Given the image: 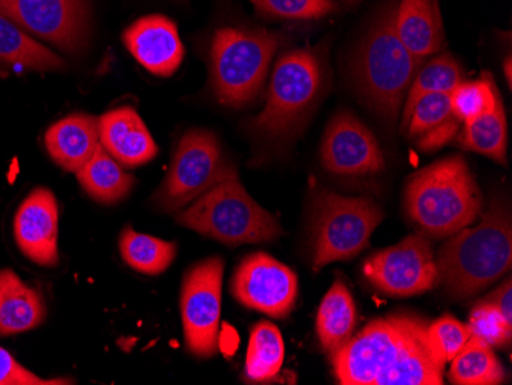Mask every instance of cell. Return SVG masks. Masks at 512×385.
Masks as SVG:
<instances>
[{"label":"cell","mask_w":512,"mask_h":385,"mask_svg":"<svg viewBox=\"0 0 512 385\" xmlns=\"http://www.w3.org/2000/svg\"><path fill=\"white\" fill-rule=\"evenodd\" d=\"M344 385H442L447 362L437 355L428 324L416 316L373 321L332 353Z\"/></svg>","instance_id":"6da1fadb"},{"label":"cell","mask_w":512,"mask_h":385,"mask_svg":"<svg viewBox=\"0 0 512 385\" xmlns=\"http://www.w3.org/2000/svg\"><path fill=\"white\" fill-rule=\"evenodd\" d=\"M511 264V220L503 208L493 206L477 226L451 235L440 247L436 284L451 297H473L509 272Z\"/></svg>","instance_id":"7a4b0ae2"},{"label":"cell","mask_w":512,"mask_h":385,"mask_svg":"<svg viewBox=\"0 0 512 385\" xmlns=\"http://www.w3.org/2000/svg\"><path fill=\"white\" fill-rule=\"evenodd\" d=\"M483 198L467 162L448 157L408 178L405 208L421 234L450 238L482 212Z\"/></svg>","instance_id":"3957f363"},{"label":"cell","mask_w":512,"mask_h":385,"mask_svg":"<svg viewBox=\"0 0 512 385\" xmlns=\"http://www.w3.org/2000/svg\"><path fill=\"white\" fill-rule=\"evenodd\" d=\"M394 11L396 7L390 5L376 17L359 45L353 65L359 93L387 123L398 119L405 94L424 63L399 40L394 30Z\"/></svg>","instance_id":"277c9868"},{"label":"cell","mask_w":512,"mask_h":385,"mask_svg":"<svg viewBox=\"0 0 512 385\" xmlns=\"http://www.w3.org/2000/svg\"><path fill=\"white\" fill-rule=\"evenodd\" d=\"M175 220L184 228L229 246L269 243L283 234L275 217L247 194L238 175L204 192Z\"/></svg>","instance_id":"5b68a950"},{"label":"cell","mask_w":512,"mask_h":385,"mask_svg":"<svg viewBox=\"0 0 512 385\" xmlns=\"http://www.w3.org/2000/svg\"><path fill=\"white\" fill-rule=\"evenodd\" d=\"M281 36L266 30L221 28L212 37L211 82L221 105L244 108L260 96Z\"/></svg>","instance_id":"8992f818"},{"label":"cell","mask_w":512,"mask_h":385,"mask_svg":"<svg viewBox=\"0 0 512 385\" xmlns=\"http://www.w3.org/2000/svg\"><path fill=\"white\" fill-rule=\"evenodd\" d=\"M322 83V63L313 51L283 54L273 68L266 106L250 123L253 134L269 143L293 137L318 102Z\"/></svg>","instance_id":"52a82bcc"},{"label":"cell","mask_w":512,"mask_h":385,"mask_svg":"<svg viewBox=\"0 0 512 385\" xmlns=\"http://www.w3.org/2000/svg\"><path fill=\"white\" fill-rule=\"evenodd\" d=\"M384 218L375 201L344 197L315 186L312 194L313 267L355 258Z\"/></svg>","instance_id":"ba28073f"},{"label":"cell","mask_w":512,"mask_h":385,"mask_svg":"<svg viewBox=\"0 0 512 385\" xmlns=\"http://www.w3.org/2000/svg\"><path fill=\"white\" fill-rule=\"evenodd\" d=\"M235 175L237 171L224 158L217 137L204 129H192L181 137L168 177L155 192L152 203L161 212L180 211L220 181Z\"/></svg>","instance_id":"9c48e42d"},{"label":"cell","mask_w":512,"mask_h":385,"mask_svg":"<svg viewBox=\"0 0 512 385\" xmlns=\"http://www.w3.org/2000/svg\"><path fill=\"white\" fill-rule=\"evenodd\" d=\"M224 261L207 258L195 264L181 287V321L184 339L192 355L212 358L218 352L221 320V289Z\"/></svg>","instance_id":"30bf717a"},{"label":"cell","mask_w":512,"mask_h":385,"mask_svg":"<svg viewBox=\"0 0 512 385\" xmlns=\"http://www.w3.org/2000/svg\"><path fill=\"white\" fill-rule=\"evenodd\" d=\"M364 275L376 289L396 298L413 297L437 283L436 255L430 237L414 234L368 258Z\"/></svg>","instance_id":"8fae6325"},{"label":"cell","mask_w":512,"mask_h":385,"mask_svg":"<svg viewBox=\"0 0 512 385\" xmlns=\"http://www.w3.org/2000/svg\"><path fill=\"white\" fill-rule=\"evenodd\" d=\"M0 14L66 53H80L88 43L86 0H0Z\"/></svg>","instance_id":"7c38bea8"},{"label":"cell","mask_w":512,"mask_h":385,"mask_svg":"<svg viewBox=\"0 0 512 385\" xmlns=\"http://www.w3.org/2000/svg\"><path fill=\"white\" fill-rule=\"evenodd\" d=\"M230 290L244 307L283 320L295 307L298 278L283 263L258 252L237 267Z\"/></svg>","instance_id":"4fadbf2b"},{"label":"cell","mask_w":512,"mask_h":385,"mask_svg":"<svg viewBox=\"0 0 512 385\" xmlns=\"http://www.w3.org/2000/svg\"><path fill=\"white\" fill-rule=\"evenodd\" d=\"M321 162L332 174L362 177L384 171L385 160L375 134L350 112H339L325 129Z\"/></svg>","instance_id":"5bb4252c"},{"label":"cell","mask_w":512,"mask_h":385,"mask_svg":"<svg viewBox=\"0 0 512 385\" xmlns=\"http://www.w3.org/2000/svg\"><path fill=\"white\" fill-rule=\"evenodd\" d=\"M14 238L28 260L43 267L59 264V203L46 188L22 201L14 217Z\"/></svg>","instance_id":"9a60e30c"},{"label":"cell","mask_w":512,"mask_h":385,"mask_svg":"<svg viewBox=\"0 0 512 385\" xmlns=\"http://www.w3.org/2000/svg\"><path fill=\"white\" fill-rule=\"evenodd\" d=\"M123 42L132 57L154 76H172L184 59L177 25L160 14L134 22L123 34Z\"/></svg>","instance_id":"2e32d148"},{"label":"cell","mask_w":512,"mask_h":385,"mask_svg":"<svg viewBox=\"0 0 512 385\" xmlns=\"http://www.w3.org/2000/svg\"><path fill=\"white\" fill-rule=\"evenodd\" d=\"M100 145L120 165H146L158 154L157 143L134 108L112 109L99 119Z\"/></svg>","instance_id":"e0dca14e"},{"label":"cell","mask_w":512,"mask_h":385,"mask_svg":"<svg viewBox=\"0 0 512 385\" xmlns=\"http://www.w3.org/2000/svg\"><path fill=\"white\" fill-rule=\"evenodd\" d=\"M394 30L417 59L436 56L445 45L444 22L437 0H401L394 11Z\"/></svg>","instance_id":"ac0fdd59"},{"label":"cell","mask_w":512,"mask_h":385,"mask_svg":"<svg viewBox=\"0 0 512 385\" xmlns=\"http://www.w3.org/2000/svg\"><path fill=\"white\" fill-rule=\"evenodd\" d=\"M66 68L65 60L43 47L13 20L0 14V77L37 71L54 73Z\"/></svg>","instance_id":"d6986e66"},{"label":"cell","mask_w":512,"mask_h":385,"mask_svg":"<svg viewBox=\"0 0 512 385\" xmlns=\"http://www.w3.org/2000/svg\"><path fill=\"white\" fill-rule=\"evenodd\" d=\"M100 145L99 119L73 114L54 123L45 134V146L54 162L76 174Z\"/></svg>","instance_id":"ffe728a7"},{"label":"cell","mask_w":512,"mask_h":385,"mask_svg":"<svg viewBox=\"0 0 512 385\" xmlns=\"http://www.w3.org/2000/svg\"><path fill=\"white\" fill-rule=\"evenodd\" d=\"M460 122L451 109L450 94H425L414 103L401 131L416 140L422 151H436L456 139Z\"/></svg>","instance_id":"44dd1931"},{"label":"cell","mask_w":512,"mask_h":385,"mask_svg":"<svg viewBox=\"0 0 512 385\" xmlns=\"http://www.w3.org/2000/svg\"><path fill=\"white\" fill-rule=\"evenodd\" d=\"M45 318L42 293L23 283L14 270H0V336L30 332Z\"/></svg>","instance_id":"7402d4cb"},{"label":"cell","mask_w":512,"mask_h":385,"mask_svg":"<svg viewBox=\"0 0 512 385\" xmlns=\"http://www.w3.org/2000/svg\"><path fill=\"white\" fill-rule=\"evenodd\" d=\"M76 174L83 191L103 205L119 203L135 183V178L123 171L122 165L102 145L97 146L96 152Z\"/></svg>","instance_id":"603a6c76"},{"label":"cell","mask_w":512,"mask_h":385,"mask_svg":"<svg viewBox=\"0 0 512 385\" xmlns=\"http://www.w3.org/2000/svg\"><path fill=\"white\" fill-rule=\"evenodd\" d=\"M356 326V306L352 293L341 281H336L327 292L318 316H316V333L325 352L332 355L352 338Z\"/></svg>","instance_id":"cb8c5ba5"},{"label":"cell","mask_w":512,"mask_h":385,"mask_svg":"<svg viewBox=\"0 0 512 385\" xmlns=\"http://www.w3.org/2000/svg\"><path fill=\"white\" fill-rule=\"evenodd\" d=\"M457 142L462 148L493 158L500 165H506L508 149V123H506L503 100L497 102L493 111L463 123L457 134Z\"/></svg>","instance_id":"d4e9b609"},{"label":"cell","mask_w":512,"mask_h":385,"mask_svg":"<svg viewBox=\"0 0 512 385\" xmlns=\"http://www.w3.org/2000/svg\"><path fill=\"white\" fill-rule=\"evenodd\" d=\"M284 339L269 321L256 324L250 333L244 373L250 382H269L278 375L284 362Z\"/></svg>","instance_id":"484cf974"},{"label":"cell","mask_w":512,"mask_h":385,"mask_svg":"<svg viewBox=\"0 0 512 385\" xmlns=\"http://www.w3.org/2000/svg\"><path fill=\"white\" fill-rule=\"evenodd\" d=\"M451 364L450 378L460 385H497L505 379L502 364L482 339L471 336Z\"/></svg>","instance_id":"4316f807"},{"label":"cell","mask_w":512,"mask_h":385,"mask_svg":"<svg viewBox=\"0 0 512 385\" xmlns=\"http://www.w3.org/2000/svg\"><path fill=\"white\" fill-rule=\"evenodd\" d=\"M462 82V68L450 54H436L430 60H424L411 82L407 97H405L401 128L407 122L414 103L422 96L431 93L451 94Z\"/></svg>","instance_id":"83f0119b"},{"label":"cell","mask_w":512,"mask_h":385,"mask_svg":"<svg viewBox=\"0 0 512 385\" xmlns=\"http://www.w3.org/2000/svg\"><path fill=\"white\" fill-rule=\"evenodd\" d=\"M120 254L125 263L140 274L160 275L174 263L177 246L126 228L120 237Z\"/></svg>","instance_id":"f1b7e54d"},{"label":"cell","mask_w":512,"mask_h":385,"mask_svg":"<svg viewBox=\"0 0 512 385\" xmlns=\"http://www.w3.org/2000/svg\"><path fill=\"white\" fill-rule=\"evenodd\" d=\"M451 109L460 122L467 123L496 108L500 97L493 74L485 73L474 82H462L450 94Z\"/></svg>","instance_id":"f546056e"},{"label":"cell","mask_w":512,"mask_h":385,"mask_svg":"<svg viewBox=\"0 0 512 385\" xmlns=\"http://www.w3.org/2000/svg\"><path fill=\"white\" fill-rule=\"evenodd\" d=\"M261 16L272 19L316 20L335 10L332 0H250Z\"/></svg>","instance_id":"4dcf8cb0"},{"label":"cell","mask_w":512,"mask_h":385,"mask_svg":"<svg viewBox=\"0 0 512 385\" xmlns=\"http://www.w3.org/2000/svg\"><path fill=\"white\" fill-rule=\"evenodd\" d=\"M471 336L482 339L490 347H506L511 344L512 324L503 318L490 301L477 304L470 316Z\"/></svg>","instance_id":"1f68e13d"},{"label":"cell","mask_w":512,"mask_h":385,"mask_svg":"<svg viewBox=\"0 0 512 385\" xmlns=\"http://www.w3.org/2000/svg\"><path fill=\"white\" fill-rule=\"evenodd\" d=\"M428 335L437 355L445 362L453 361L471 338L470 327L460 323L453 316H444L428 326Z\"/></svg>","instance_id":"d6a6232c"},{"label":"cell","mask_w":512,"mask_h":385,"mask_svg":"<svg viewBox=\"0 0 512 385\" xmlns=\"http://www.w3.org/2000/svg\"><path fill=\"white\" fill-rule=\"evenodd\" d=\"M71 379H43L20 366L13 355L0 347V385H63Z\"/></svg>","instance_id":"836d02e7"},{"label":"cell","mask_w":512,"mask_h":385,"mask_svg":"<svg viewBox=\"0 0 512 385\" xmlns=\"http://www.w3.org/2000/svg\"><path fill=\"white\" fill-rule=\"evenodd\" d=\"M491 304L497 307L500 313H502L503 318L508 321L509 324H512V284L511 278L505 281L503 286H500L496 292L491 293L490 298L488 300Z\"/></svg>","instance_id":"e575fe53"},{"label":"cell","mask_w":512,"mask_h":385,"mask_svg":"<svg viewBox=\"0 0 512 385\" xmlns=\"http://www.w3.org/2000/svg\"><path fill=\"white\" fill-rule=\"evenodd\" d=\"M505 68H506V79H508V83H509V85H511V59L506 60Z\"/></svg>","instance_id":"d590c367"}]
</instances>
